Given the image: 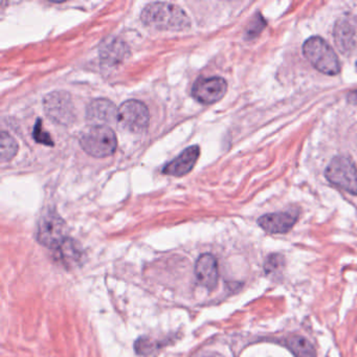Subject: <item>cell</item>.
Instances as JSON below:
<instances>
[{"label": "cell", "instance_id": "11", "mask_svg": "<svg viewBox=\"0 0 357 357\" xmlns=\"http://www.w3.org/2000/svg\"><path fill=\"white\" fill-rule=\"evenodd\" d=\"M298 215L291 212L271 213L258 219L261 229L269 234H285L296 225Z\"/></svg>", "mask_w": 357, "mask_h": 357}, {"label": "cell", "instance_id": "15", "mask_svg": "<svg viewBox=\"0 0 357 357\" xmlns=\"http://www.w3.org/2000/svg\"><path fill=\"white\" fill-rule=\"evenodd\" d=\"M56 252L59 257V260H61L68 266L76 264L82 257L80 248L77 245L76 242L70 238H68L63 244L56 250Z\"/></svg>", "mask_w": 357, "mask_h": 357}, {"label": "cell", "instance_id": "6", "mask_svg": "<svg viewBox=\"0 0 357 357\" xmlns=\"http://www.w3.org/2000/svg\"><path fill=\"white\" fill-rule=\"evenodd\" d=\"M149 110L142 102L129 100L119 107L118 124L129 132H144L149 126Z\"/></svg>", "mask_w": 357, "mask_h": 357}, {"label": "cell", "instance_id": "16", "mask_svg": "<svg viewBox=\"0 0 357 357\" xmlns=\"http://www.w3.org/2000/svg\"><path fill=\"white\" fill-rule=\"evenodd\" d=\"M288 348L296 357H317L314 347L303 336H291L288 340Z\"/></svg>", "mask_w": 357, "mask_h": 357}, {"label": "cell", "instance_id": "20", "mask_svg": "<svg viewBox=\"0 0 357 357\" xmlns=\"http://www.w3.org/2000/svg\"><path fill=\"white\" fill-rule=\"evenodd\" d=\"M284 265V258L282 255H271L265 261L264 269L266 273H273L281 269Z\"/></svg>", "mask_w": 357, "mask_h": 357}, {"label": "cell", "instance_id": "2", "mask_svg": "<svg viewBox=\"0 0 357 357\" xmlns=\"http://www.w3.org/2000/svg\"><path fill=\"white\" fill-rule=\"evenodd\" d=\"M303 54L313 68L328 76H335L340 72L337 55L329 43L321 37L313 36L303 45Z\"/></svg>", "mask_w": 357, "mask_h": 357}, {"label": "cell", "instance_id": "7", "mask_svg": "<svg viewBox=\"0 0 357 357\" xmlns=\"http://www.w3.org/2000/svg\"><path fill=\"white\" fill-rule=\"evenodd\" d=\"M227 91V83L221 77L199 78L192 89L194 99L204 105L220 101Z\"/></svg>", "mask_w": 357, "mask_h": 357}, {"label": "cell", "instance_id": "9", "mask_svg": "<svg viewBox=\"0 0 357 357\" xmlns=\"http://www.w3.org/2000/svg\"><path fill=\"white\" fill-rule=\"evenodd\" d=\"M118 110L109 100H93L87 106L86 119L93 126H107L118 123Z\"/></svg>", "mask_w": 357, "mask_h": 357}, {"label": "cell", "instance_id": "22", "mask_svg": "<svg viewBox=\"0 0 357 357\" xmlns=\"http://www.w3.org/2000/svg\"><path fill=\"white\" fill-rule=\"evenodd\" d=\"M353 97H354V99L351 100V101H355L357 102V91H354V93H352Z\"/></svg>", "mask_w": 357, "mask_h": 357}, {"label": "cell", "instance_id": "12", "mask_svg": "<svg viewBox=\"0 0 357 357\" xmlns=\"http://www.w3.org/2000/svg\"><path fill=\"white\" fill-rule=\"evenodd\" d=\"M195 275L199 284L208 289H214L218 283V263L211 254H204L198 258L195 264Z\"/></svg>", "mask_w": 357, "mask_h": 357}, {"label": "cell", "instance_id": "23", "mask_svg": "<svg viewBox=\"0 0 357 357\" xmlns=\"http://www.w3.org/2000/svg\"><path fill=\"white\" fill-rule=\"evenodd\" d=\"M356 66H357V62H356Z\"/></svg>", "mask_w": 357, "mask_h": 357}, {"label": "cell", "instance_id": "13", "mask_svg": "<svg viewBox=\"0 0 357 357\" xmlns=\"http://www.w3.org/2000/svg\"><path fill=\"white\" fill-rule=\"evenodd\" d=\"M334 41L336 47L344 55H350L356 45V31L347 20H338L334 26Z\"/></svg>", "mask_w": 357, "mask_h": 357}, {"label": "cell", "instance_id": "17", "mask_svg": "<svg viewBox=\"0 0 357 357\" xmlns=\"http://www.w3.org/2000/svg\"><path fill=\"white\" fill-rule=\"evenodd\" d=\"M18 144L9 133L3 132L0 137V158L1 162H10L17 154Z\"/></svg>", "mask_w": 357, "mask_h": 357}, {"label": "cell", "instance_id": "19", "mask_svg": "<svg viewBox=\"0 0 357 357\" xmlns=\"http://www.w3.org/2000/svg\"><path fill=\"white\" fill-rule=\"evenodd\" d=\"M33 137L37 143L43 144L45 146H54V141L52 139L49 132L45 131L43 127V121L39 119L35 124L34 130H33Z\"/></svg>", "mask_w": 357, "mask_h": 357}, {"label": "cell", "instance_id": "3", "mask_svg": "<svg viewBox=\"0 0 357 357\" xmlns=\"http://www.w3.org/2000/svg\"><path fill=\"white\" fill-rule=\"evenodd\" d=\"M80 145L89 155L103 158L116 152L118 141L110 127L91 126L81 135Z\"/></svg>", "mask_w": 357, "mask_h": 357}, {"label": "cell", "instance_id": "8", "mask_svg": "<svg viewBox=\"0 0 357 357\" xmlns=\"http://www.w3.org/2000/svg\"><path fill=\"white\" fill-rule=\"evenodd\" d=\"M45 109L50 119L62 125H68L74 120V106L70 95L55 91L45 98Z\"/></svg>", "mask_w": 357, "mask_h": 357}, {"label": "cell", "instance_id": "14", "mask_svg": "<svg viewBox=\"0 0 357 357\" xmlns=\"http://www.w3.org/2000/svg\"><path fill=\"white\" fill-rule=\"evenodd\" d=\"M126 45L119 39L108 38L107 41H104L100 49L102 60L109 66L120 63L126 57Z\"/></svg>", "mask_w": 357, "mask_h": 357}, {"label": "cell", "instance_id": "10", "mask_svg": "<svg viewBox=\"0 0 357 357\" xmlns=\"http://www.w3.org/2000/svg\"><path fill=\"white\" fill-rule=\"evenodd\" d=\"M200 155L198 146H191L183 150L176 158L169 162L164 168V174L169 176L181 177L193 170Z\"/></svg>", "mask_w": 357, "mask_h": 357}, {"label": "cell", "instance_id": "21", "mask_svg": "<svg viewBox=\"0 0 357 357\" xmlns=\"http://www.w3.org/2000/svg\"><path fill=\"white\" fill-rule=\"evenodd\" d=\"M199 357H219L218 355L216 354H212V353H208V354H204L202 355V356Z\"/></svg>", "mask_w": 357, "mask_h": 357}, {"label": "cell", "instance_id": "5", "mask_svg": "<svg viewBox=\"0 0 357 357\" xmlns=\"http://www.w3.org/2000/svg\"><path fill=\"white\" fill-rule=\"evenodd\" d=\"M66 231V221L57 213L49 211L39 220L37 239L45 248L56 250L68 239Z\"/></svg>", "mask_w": 357, "mask_h": 357}, {"label": "cell", "instance_id": "4", "mask_svg": "<svg viewBox=\"0 0 357 357\" xmlns=\"http://www.w3.org/2000/svg\"><path fill=\"white\" fill-rule=\"evenodd\" d=\"M325 175L332 185L357 195V169L348 156H335L328 165Z\"/></svg>", "mask_w": 357, "mask_h": 357}, {"label": "cell", "instance_id": "1", "mask_svg": "<svg viewBox=\"0 0 357 357\" xmlns=\"http://www.w3.org/2000/svg\"><path fill=\"white\" fill-rule=\"evenodd\" d=\"M142 22L160 31H185L190 28L189 16L178 6L169 3H152L142 12Z\"/></svg>", "mask_w": 357, "mask_h": 357}, {"label": "cell", "instance_id": "18", "mask_svg": "<svg viewBox=\"0 0 357 357\" xmlns=\"http://www.w3.org/2000/svg\"><path fill=\"white\" fill-rule=\"evenodd\" d=\"M265 26H266V22H265L264 18L260 14H257L248 24V29H246V38H256L264 30Z\"/></svg>", "mask_w": 357, "mask_h": 357}]
</instances>
